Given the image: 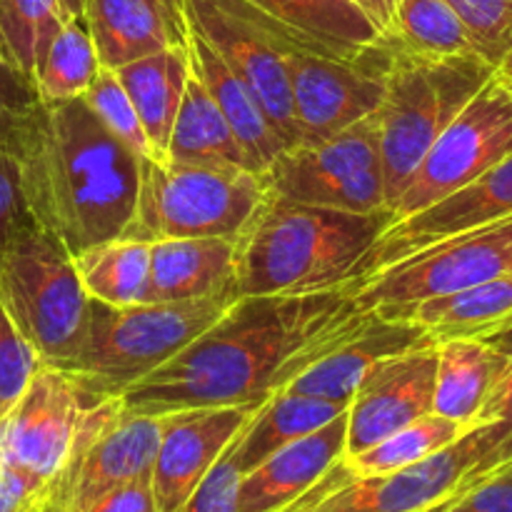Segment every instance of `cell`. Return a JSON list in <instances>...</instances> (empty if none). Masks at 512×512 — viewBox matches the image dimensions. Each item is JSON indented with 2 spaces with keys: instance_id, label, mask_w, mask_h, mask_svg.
Returning <instances> with one entry per match:
<instances>
[{
  "instance_id": "6da1fadb",
  "label": "cell",
  "mask_w": 512,
  "mask_h": 512,
  "mask_svg": "<svg viewBox=\"0 0 512 512\" xmlns=\"http://www.w3.org/2000/svg\"><path fill=\"white\" fill-rule=\"evenodd\" d=\"M343 290L238 298L188 348L120 393L135 415L260 405L360 320Z\"/></svg>"
},
{
  "instance_id": "7a4b0ae2",
  "label": "cell",
  "mask_w": 512,
  "mask_h": 512,
  "mask_svg": "<svg viewBox=\"0 0 512 512\" xmlns=\"http://www.w3.org/2000/svg\"><path fill=\"white\" fill-rule=\"evenodd\" d=\"M15 155L35 223L68 253L123 238L140 188V158L130 153L80 98L40 100Z\"/></svg>"
},
{
  "instance_id": "3957f363",
  "label": "cell",
  "mask_w": 512,
  "mask_h": 512,
  "mask_svg": "<svg viewBox=\"0 0 512 512\" xmlns=\"http://www.w3.org/2000/svg\"><path fill=\"white\" fill-rule=\"evenodd\" d=\"M393 223L390 210L345 213L293 203L268 190L250 223L235 238L233 293L248 298L315 295L345 288Z\"/></svg>"
},
{
  "instance_id": "277c9868",
  "label": "cell",
  "mask_w": 512,
  "mask_h": 512,
  "mask_svg": "<svg viewBox=\"0 0 512 512\" xmlns=\"http://www.w3.org/2000/svg\"><path fill=\"white\" fill-rule=\"evenodd\" d=\"M235 300L233 290L123 308L90 300L83 345L65 370L95 398H115L188 348Z\"/></svg>"
},
{
  "instance_id": "5b68a950",
  "label": "cell",
  "mask_w": 512,
  "mask_h": 512,
  "mask_svg": "<svg viewBox=\"0 0 512 512\" xmlns=\"http://www.w3.org/2000/svg\"><path fill=\"white\" fill-rule=\"evenodd\" d=\"M388 38V35H385ZM390 43L385 95L375 110L383 158L385 200L393 213L410 175L430 145L448 128L468 100L493 78V65L480 55L428 58Z\"/></svg>"
},
{
  "instance_id": "8992f818",
  "label": "cell",
  "mask_w": 512,
  "mask_h": 512,
  "mask_svg": "<svg viewBox=\"0 0 512 512\" xmlns=\"http://www.w3.org/2000/svg\"><path fill=\"white\" fill-rule=\"evenodd\" d=\"M268 195L263 173L140 160V188L123 238H238Z\"/></svg>"
},
{
  "instance_id": "52a82bcc",
  "label": "cell",
  "mask_w": 512,
  "mask_h": 512,
  "mask_svg": "<svg viewBox=\"0 0 512 512\" xmlns=\"http://www.w3.org/2000/svg\"><path fill=\"white\" fill-rule=\"evenodd\" d=\"M0 300L40 363L68 368L83 345L90 298L53 233L35 228L0 253Z\"/></svg>"
},
{
  "instance_id": "ba28073f",
  "label": "cell",
  "mask_w": 512,
  "mask_h": 512,
  "mask_svg": "<svg viewBox=\"0 0 512 512\" xmlns=\"http://www.w3.org/2000/svg\"><path fill=\"white\" fill-rule=\"evenodd\" d=\"M185 20L248 85L285 148L298 145L285 50L300 48L328 58L335 55L275 23L245 0H185Z\"/></svg>"
},
{
  "instance_id": "9c48e42d",
  "label": "cell",
  "mask_w": 512,
  "mask_h": 512,
  "mask_svg": "<svg viewBox=\"0 0 512 512\" xmlns=\"http://www.w3.org/2000/svg\"><path fill=\"white\" fill-rule=\"evenodd\" d=\"M263 178L270 193L293 203L358 215L390 210L375 113L333 138L283 150Z\"/></svg>"
},
{
  "instance_id": "30bf717a",
  "label": "cell",
  "mask_w": 512,
  "mask_h": 512,
  "mask_svg": "<svg viewBox=\"0 0 512 512\" xmlns=\"http://www.w3.org/2000/svg\"><path fill=\"white\" fill-rule=\"evenodd\" d=\"M163 418L128 413L115 398L90 405L63 470L45 490L40 512H83L118 485L150 475Z\"/></svg>"
},
{
  "instance_id": "8fae6325",
  "label": "cell",
  "mask_w": 512,
  "mask_h": 512,
  "mask_svg": "<svg viewBox=\"0 0 512 512\" xmlns=\"http://www.w3.org/2000/svg\"><path fill=\"white\" fill-rule=\"evenodd\" d=\"M512 273V218L438 240L343 290L360 310L440 298Z\"/></svg>"
},
{
  "instance_id": "7c38bea8",
  "label": "cell",
  "mask_w": 512,
  "mask_h": 512,
  "mask_svg": "<svg viewBox=\"0 0 512 512\" xmlns=\"http://www.w3.org/2000/svg\"><path fill=\"white\" fill-rule=\"evenodd\" d=\"M510 153L512 90L490 78L430 145L393 205L395 220L458 193Z\"/></svg>"
},
{
  "instance_id": "4fadbf2b",
  "label": "cell",
  "mask_w": 512,
  "mask_h": 512,
  "mask_svg": "<svg viewBox=\"0 0 512 512\" xmlns=\"http://www.w3.org/2000/svg\"><path fill=\"white\" fill-rule=\"evenodd\" d=\"M285 63L298 145H315L380 108L388 83L390 43L383 35L380 43L350 60L288 48Z\"/></svg>"
},
{
  "instance_id": "5bb4252c",
  "label": "cell",
  "mask_w": 512,
  "mask_h": 512,
  "mask_svg": "<svg viewBox=\"0 0 512 512\" xmlns=\"http://www.w3.org/2000/svg\"><path fill=\"white\" fill-rule=\"evenodd\" d=\"M98 400L73 373L40 363L23 395L0 418V458L50 483Z\"/></svg>"
},
{
  "instance_id": "9a60e30c",
  "label": "cell",
  "mask_w": 512,
  "mask_h": 512,
  "mask_svg": "<svg viewBox=\"0 0 512 512\" xmlns=\"http://www.w3.org/2000/svg\"><path fill=\"white\" fill-rule=\"evenodd\" d=\"M485 453V425H478L448 448L395 473L360 478L348 468L318 512H440Z\"/></svg>"
},
{
  "instance_id": "2e32d148",
  "label": "cell",
  "mask_w": 512,
  "mask_h": 512,
  "mask_svg": "<svg viewBox=\"0 0 512 512\" xmlns=\"http://www.w3.org/2000/svg\"><path fill=\"white\" fill-rule=\"evenodd\" d=\"M438 345L378 360L355 388L348 408L345 458L373 448L395 430L433 413Z\"/></svg>"
},
{
  "instance_id": "e0dca14e",
  "label": "cell",
  "mask_w": 512,
  "mask_h": 512,
  "mask_svg": "<svg viewBox=\"0 0 512 512\" xmlns=\"http://www.w3.org/2000/svg\"><path fill=\"white\" fill-rule=\"evenodd\" d=\"M503 218H512V153L458 193L448 195L410 218L395 220L380 235L350 283L368 278L438 240Z\"/></svg>"
},
{
  "instance_id": "ac0fdd59",
  "label": "cell",
  "mask_w": 512,
  "mask_h": 512,
  "mask_svg": "<svg viewBox=\"0 0 512 512\" xmlns=\"http://www.w3.org/2000/svg\"><path fill=\"white\" fill-rule=\"evenodd\" d=\"M255 408L258 405H233L160 415L163 430L150 470L158 512H180Z\"/></svg>"
},
{
  "instance_id": "d6986e66",
  "label": "cell",
  "mask_w": 512,
  "mask_h": 512,
  "mask_svg": "<svg viewBox=\"0 0 512 512\" xmlns=\"http://www.w3.org/2000/svg\"><path fill=\"white\" fill-rule=\"evenodd\" d=\"M423 345H435V340L418 325H410L405 320H390L375 310H365L358 323L328 353L320 355L283 390L295 395H310V398L350 403L363 375L378 360L405 353V350L423 348Z\"/></svg>"
},
{
  "instance_id": "ffe728a7",
  "label": "cell",
  "mask_w": 512,
  "mask_h": 512,
  "mask_svg": "<svg viewBox=\"0 0 512 512\" xmlns=\"http://www.w3.org/2000/svg\"><path fill=\"white\" fill-rule=\"evenodd\" d=\"M348 410L315 433L275 450L240 480L238 512H270L313 488L345 458Z\"/></svg>"
},
{
  "instance_id": "44dd1931",
  "label": "cell",
  "mask_w": 512,
  "mask_h": 512,
  "mask_svg": "<svg viewBox=\"0 0 512 512\" xmlns=\"http://www.w3.org/2000/svg\"><path fill=\"white\" fill-rule=\"evenodd\" d=\"M438 345L433 413L465 428L485 425L510 373V355L490 340L455 338Z\"/></svg>"
},
{
  "instance_id": "7402d4cb",
  "label": "cell",
  "mask_w": 512,
  "mask_h": 512,
  "mask_svg": "<svg viewBox=\"0 0 512 512\" xmlns=\"http://www.w3.org/2000/svg\"><path fill=\"white\" fill-rule=\"evenodd\" d=\"M373 310L383 318L418 325L435 343L455 338L488 340L512 328V273L440 298Z\"/></svg>"
},
{
  "instance_id": "603a6c76",
  "label": "cell",
  "mask_w": 512,
  "mask_h": 512,
  "mask_svg": "<svg viewBox=\"0 0 512 512\" xmlns=\"http://www.w3.org/2000/svg\"><path fill=\"white\" fill-rule=\"evenodd\" d=\"M85 23L100 68L118 70L173 45H188V23H180L158 0H88Z\"/></svg>"
},
{
  "instance_id": "cb8c5ba5",
  "label": "cell",
  "mask_w": 512,
  "mask_h": 512,
  "mask_svg": "<svg viewBox=\"0 0 512 512\" xmlns=\"http://www.w3.org/2000/svg\"><path fill=\"white\" fill-rule=\"evenodd\" d=\"M235 238H173L150 243L148 303H178L233 290Z\"/></svg>"
},
{
  "instance_id": "d4e9b609",
  "label": "cell",
  "mask_w": 512,
  "mask_h": 512,
  "mask_svg": "<svg viewBox=\"0 0 512 512\" xmlns=\"http://www.w3.org/2000/svg\"><path fill=\"white\" fill-rule=\"evenodd\" d=\"M188 53L190 70L205 85L213 103L218 105L220 113L225 115L228 125L233 128L250 168L255 173H265L268 165L283 150H288L273 130V125H270L265 110L260 108V103L250 93L248 85L220 58L218 50L203 35L195 33L193 28H188Z\"/></svg>"
},
{
  "instance_id": "484cf974",
  "label": "cell",
  "mask_w": 512,
  "mask_h": 512,
  "mask_svg": "<svg viewBox=\"0 0 512 512\" xmlns=\"http://www.w3.org/2000/svg\"><path fill=\"white\" fill-rule=\"evenodd\" d=\"M120 85L135 105L155 160H165L168 140L190 78L188 45H173L115 70Z\"/></svg>"
},
{
  "instance_id": "4316f807",
  "label": "cell",
  "mask_w": 512,
  "mask_h": 512,
  "mask_svg": "<svg viewBox=\"0 0 512 512\" xmlns=\"http://www.w3.org/2000/svg\"><path fill=\"white\" fill-rule=\"evenodd\" d=\"M348 408L350 403L345 400H323L310 398V395H295L288 390H275L255 408L243 430L235 435L230 443V453L245 475L265 458H270L275 450L315 433Z\"/></svg>"
},
{
  "instance_id": "83f0119b",
  "label": "cell",
  "mask_w": 512,
  "mask_h": 512,
  "mask_svg": "<svg viewBox=\"0 0 512 512\" xmlns=\"http://www.w3.org/2000/svg\"><path fill=\"white\" fill-rule=\"evenodd\" d=\"M245 3L335 58H358L383 38V33L360 13L353 0H245Z\"/></svg>"
},
{
  "instance_id": "f1b7e54d",
  "label": "cell",
  "mask_w": 512,
  "mask_h": 512,
  "mask_svg": "<svg viewBox=\"0 0 512 512\" xmlns=\"http://www.w3.org/2000/svg\"><path fill=\"white\" fill-rule=\"evenodd\" d=\"M165 160L185 165H205V168H250L233 128L225 115L208 95L205 85L195 78L185 83L183 103H180L178 118H175L173 133L168 140Z\"/></svg>"
},
{
  "instance_id": "f546056e",
  "label": "cell",
  "mask_w": 512,
  "mask_h": 512,
  "mask_svg": "<svg viewBox=\"0 0 512 512\" xmlns=\"http://www.w3.org/2000/svg\"><path fill=\"white\" fill-rule=\"evenodd\" d=\"M75 273L90 300L115 305L148 303L150 243L115 238L75 255Z\"/></svg>"
},
{
  "instance_id": "4dcf8cb0",
  "label": "cell",
  "mask_w": 512,
  "mask_h": 512,
  "mask_svg": "<svg viewBox=\"0 0 512 512\" xmlns=\"http://www.w3.org/2000/svg\"><path fill=\"white\" fill-rule=\"evenodd\" d=\"M385 35L400 48L428 58L478 55L468 30L445 0H400Z\"/></svg>"
},
{
  "instance_id": "1f68e13d",
  "label": "cell",
  "mask_w": 512,
  "mask_h": 512,
  "mask_svg": "<svg viewBox=\"0 0 512 512\" xmlns=\"http://www.w3.org/2000/svg\"><path fill=\"white\" fill-rule=\"evenodd\" d=\"M470 428L455 423V420L443 418V415H425V418L415 420V423L405 425V428L395 430L385 440L375 443L373 448L363 450L358 455L343 458L350 473L368 478V475H388L395 470H403L408 465L420 463V460L430 458L438 450L448 448L458 438H463Z\"/></svg>"
},
{
  "instance_id": "d6a6232c",
  "label": "cell",
  "mask_w": 512,
  "mask_h": 512,
  "mask_svg": "<svg viewBox=\"0 0 512 512\" xmlns=\"http://www.w3.org/2000/svg\"><path fill=\"white\" fill-rule=\"evenodd\" d=\"M68 15L58 0H0V58L35 83V70Z\"/></svg>"
},
{
  "instance_id": "836d02e7",
  "label": "cell",
  "mask_w": 512,
  "mask_h": 512,
  "mask_svg": "<svg viewBox=\"0 0 512 512\" xmlns=\"http://www.w3.org/2000/svg\"><path fill=\"white\" fill-rule=\"evenodd\" d=\"M100 70L85 18H68L35 70L40 100H70L85 95Z\"/></svg>"
},
{
  "instance_id": "e575fe53",
  "label": "cell",
  "mask_w": 512,
  "mask_h": 512,
  "mask_svg": "<svg viewBox=\"0 0 512 512\" xmlns=\"http://www.w3.org/2000/svg\"><path fill=\"white\" fill-rule=\"evenodd\" d=\"M83 100L88 103V108L93 110L100 118V123L125 145L133 155L143 158H153V148L148 143V135H145L143 123H140L138 113H135V105L130 103L128 93L120 85L115 70L100 68L95 73L93 83L85 90Z\"/></svg>"
},
{
  "instance_id": "d590c367",
  "label": "cell",
  "mask_w": 512,
  "mask_h": 512,
  "mask_svg": "<svg viewBox=\"0 0 512 512\" xmlns=\"http://www.w3.org/2000/svg\"><path fill=\"white\" fill-rule=\"evenodd\" d=\"M468 30L473 48L495 68L512 40V0H445Z\"/></svg>"
},
{
  "instance_id": "8d00e7d4",
  "label": "cell",
  "mask_w": 512,
  "mask_h": 512,
  "mask_svg": "<svg viewBox=\"0 0 512 512\" xmlns=\"http://www.w3.org/2000/svg\"><path fill=\"white\" fill-rule=\"evenodd\" d=\"M38 365V355L25 343L20 330L15 328L13 318L5 310L3 300H0V418L23 395L25 385L33 378Z\"/></svg>"
},
{
  "instance_id": "74e56055",
  "label": "cell",
  "mask_w": 512,
  "mask_h": 512,
  "mask_svg": "<svg viewBox=\"0 0 512 512\" xmlns=\"http://www.w3.org/2000/svg\"><path fill=\"white\" fill-rule=\"evenodd\" d=\"M35 228L40 225L25 198L18 155L10 148H0V253Z\"/></svg>"
},
{
  "instance_id": "f35d334b",
  "label": "cell",
  "mask_w": 512,
  "mask_h": 512,
  "mask_svg": "<svg viewBox=\"0 0 512 512\" xmlns=\"http://www.w3.org/2000/svg\"><path fill=\"white\" fill-rule=\"evenodd\" d=\"M38 105L40 95L33 80L0 58V148L15 150Z\"/></svg>"
},
{
  "instance_id": "ab89813d",
  "label": "cell",
  "mask_w": 512,
  "mask_h": 512,
  "mask_svg": "<svg viewBox=\"0 0 512 512\" xmlns=\"http://www.w3.org/2000/svg\"><path fill=\"white\" fill-rule=\"evenodd\" d=\"M240 480H243V470L238 468L228 445V450L200 480L193 495L185 500L180 512H238Z\"/></svg>"
},
{
  "instance_id": "60d3db41",
  "label": "cell",
  "mask_w": 512,
  "mask_h": 512,
  "mask_svg": "<svg viewBox=\"0 0 512 512\" xmlns=\"http://www.w3.org/2000/svg\"><path fill=\"white\" fill-rule=\"evenodd\" d=\"M440 512H512V460L448 500Z\"/></svg>"
},
{
  "instance_id": "b9f144b4",
  "label": "cell",
  "mask_w": 512,
  "mask_h": 512,
  "mask_svg": "<svg viewBox=\"0 0 512 512\" xmlns=\"http://www.w3.org/2000/svg\"><path fill=\"white\" fill-rule=\"evenodd\" d=\"M48 483L0 458V512H40Z\"/></svg>"
},
{
  "instance_id": "7bdbcfd3",
  "label": "cell",
  "mask_w": 512,
  "mask_h": 512,
  "mask_svg": "<svg viewBox=\"0 0 512 512\" xmlns=\"http://www.w3.org/2000/svg\"><path fill=\"white\" fill-rule=\"evenodd\" d=\"M488 340L510 355V373L505 378L503 388H500L498 398H495L493 408H490L488 418H485V443H488V453L485 455L493 453L512 430V328L503 330V333L493 335Z\"/></svg>"
},
{
  "instance_id": "ee69618b",
  "label": "cell",
  "mask_w": 512,
  "mask_h": 512,
  "mask_svg": "<svg viewBox=\"0 0 512 512\" xmlns=\"http://www.w3.org/2000/svg\"><path fill=\"white\" fill-rule=\"evenodd\" d=\"M83 512H158L155 508L153 485H150V475L130 483L118 485V488L108 490L100 495L95 503H90Z\"/></svg>"
},
{
  "instance_id": "f6af8a7d",
  "label": "cell",
  "mask_w": 512,
  "mask_h": 512,
  "mask_svg": "<svg viewBox=\"0 0 512 512\" xmlns=\"http://www.w3.org/2000/svg\"><path fill=\"white\" fill-rule=\"evenodd\" d=\"M345 473H348V465H345V460H338V463H335L333 468H330L328 473H325L323 478L313 485V488L305 490L303 495H298L295 500H290V503L280 505V508H275L270 512H318V505L323 503L325 495H328L330 490H333L335 485L345 478Z\"/></svg>"
},
{
  "instance_id": "bcb514c9",
  "label": "cell",
  "mask_w": 512,
  "mask_h": 512,
  "mask_svg": "<svg viewBox=\"0 0 512 512\" xmlns=\"http://www.w3.org/2000/svg\"><path fill=\"white\" fill-rule=\"evenodd\" d=\"M510 460H512V430H510V433H508V438H505L503 443H500L498 448L493 450V453H490V455H485V458L480 460V463L475 465L473 470H470V473H468V478L463 480V485H460V488H458V493H455V495H460V493H463L465 488H470V485H473V483H478L480 478H485V475H488V473H493V470H495V468H500V465L510 463ZM455 495H453V498H455ZM453 498H450V500H453Z\"/></svg>"
},
{
  "instance_id": "7dc6e473",
  "label": "cell",
  "mask_w": 512,
  "mask_h": 512,
  "mask_svg": "<svg viewBox=\"0 0 512 512\" xmlns=\"http://www.w3.org/2000/svg\"><path fill=\"white\" fill-rule=\"evenodd\" d=\"M358 5L360 13L380 30V33H388L390 23H393V13L398 8L400 0H353Z\"/></svg>"
},
{
  "instance_id": "c3c4849f",
  "label": "cell",
  "mask_w": 512,
  "mask_h": 512,
  "mask_svg": "<svg viewBox=\"0 0 512 512\" xmlns=\"http://www.w3.org/2000/svg\"><path fill=\"white\" fill-rule=\"evenodd\" d=\"M493 78L500 80L505 88L512 90V40H510L508 50L503 53V58H500L498 65L493 68Z\"/></svg>"
},
{
  "instance_id": "681fc988",
  "label": "cell",
  "mask_w": 512,
  "mask_h": 512,
  "mask_svg": "<svg viewBox=\"0 0 512 512\" xmlns=\"http://www.w3.org/2000/svg\"><path fill=\"white\" fill-rule=\"evenodd\" d=\"M68 18H85V3L88 0H58Z\"/></svg>"
},
{
  "instance_id": "f907efd6",
  "label": "cell",
  "mask_w": 512,
  "mask_h": 512,
  "mask_svg": "<svg viewBox=\"0 0 512 512\" xmlns=\"http://www.w3.org/2000/svg\"><path fill=\"white\" fill-rule=\"evenodd\" d=\"M158 3H163L165 10H168L175 20L188 23V20H185V0H158Z\"/></svg>"
}]
</instances>
